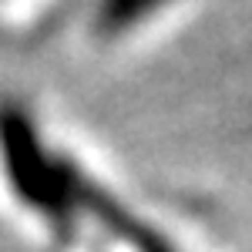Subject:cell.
<instances>
[{
	"label": "cell",
	"mask_w": 252,
	"mask_h": 252,
	"mask_svg": "<svg viewBox=\"0 0 252 252\" xmlns=\"http://www.w3.org/2000/svg\"><path fill=\"white\" fill-rule=\"evenodd\" d=\"M172 0H97V14L94 24L101 34L118 37V34H128L131 27L152 20L158 10H165Z\"/></svg>",
	"instance_id": "6da1fadb"
}]
</instances>
